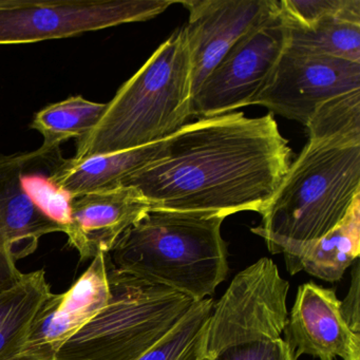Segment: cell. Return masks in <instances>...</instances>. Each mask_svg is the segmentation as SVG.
I'll return each mask as SVG.
<instances>
[{"mask_svg": "<svg viewBox=\"0 0 360 360\" xmlns=\"http://www.w3.org/2000/svg\"><path fill=\"white\" fill-rule=\"evenodd\" d=\"M212 298L198 301L179 323L139 360H210L204 355V335Z\"/></svg>", "mask_w": 360, "mask_h": 360, "instance_id": "ffe728a7", "label": "cell"}, {"mask_svg": "<svg viewBox=\"0 0 360 360\" xmlns=\"http://www.w3.org/2000/svg\"><path fill=\"white\" fill-rule=\"evenodd\" d=\"M356 90H360V64L285 48L254 105L305 126L322 103Z\"/></svg>", "mask_w": 360, "mask_h": 360, "instance_id": "30bf717a", "label": "cell"}, {"mask_svg": "<svg viewBox=\"0 0 360 360\" xmlns=\"http://www.w3.org/2000/svg\"><path fill=\"white\" fill-rule=\"evenodd\" d=\"M64 158L60 149L39 147L34 151L0 155V292L10 290L24 273L18 262L37 252L44 236L63 233L31 201L22 176L39 167H54Z\"/></svg>", "mask_w": 360, "mask_h": 360, "instance_id": "9c48e42d", "label": "cell"}, {"mask_svg": "<svg viewBox=\"0 0 360 360\" xmlns=\"http://www.w3.org/2000/svg\"><path fill=\"white\" fill-rule=\"evenodd\" d=\"M22 187L31 201L39 207L48 218L58 223L65 233L71 216V202L72 198L58 189L50 181L49 176L39 172H27L22 176Z\"/></svg>", "mask_w": 360, "mask_h": 360, "instance_id": "603a6c76", "label": "cell"}, {"mask_svg": "<svg viewBox=\"0 0 360 360\" xmlns=\"http://www.w3.org/2000/svg\"><path fill=\"white\" fill-rule=\"evenodd\" d=\"M166 140L83 161L63 159L48 176L58 189L72 199L94 191L117 188L159 159L163 155Z\"/></svg>", "mask_w": 360, "mask_h": 360, "instance_id": "9a60e30c", "label": "cell"}, {"mask_svg": "<svg viewBox=\"0 0 360 360\" xmlns=\"http://www.w3.org/2000/svg\"><path fill=\"white\" fill-rule=\"evenodd\" d=\"M279 7L246 33L217 65L193 96V115L217 117L254 105L286 48Z\"/></svg>", "mask_w": 360, "mask_h": 360, "instance_id": "ba28073f", "label": "cell"}, {"mask_svg": "<svg viewBox=\"0 0 360 360\" xmlns=\"http://www.w3.org/2000/svg\"><path fill=\"white\" fill-rule=\"evenodd\" d=\"M172 0H0V46L67 39L157 18Z\"/></svg>", "mask_w": 360, "mask_h": 360, "instance_id": "52a82bcc", "label": "cell"}, {"mask_svg": "<svg viewBox=\"0 0 360 360\" xmlns=\"http://www.w3.org/2000/svg\"><path fill=\"white\" fill-rule=\"evenodd\" d=\"M359 254L360 200H358L338 226L284 260L286 269L292 276L304 271L323 281L336 282L359 259Z\"/></svg>", "mask_w": 360, "mask_h": 360, "instance_id": "2e32d148", "label": "cell"}, {"mask_svg": "<svg viewBox=\"0 0 360 360\" xmlns=\"http://www.w3.org/2000/svg\"><path fill=\"white\" fill-rule=\"evenodd\" d=\"M107 104L91 102L82 96H71L49 105L35 115L30 128L43 136L41 147L60 149L67 141L87 136L100 121Z\"/></svg>", "mask_w": 360, "mask_h": 360, "instance_id": "e0dca14e", "label": "cell"}, {"mask_svg": "<svg viewBox=\"0 0 360 360\" xmlns=\"http://www.w3.org/2000/svg\"><path fill=\"white\" fill-rule=\"evenodd\" d=\"M292 149L273 115L241 111L186 124L163 155L131 176L151 208L226 217L262 214L290 165Z\"/></svg>", "mask_w": 360, "mask_h": 360, "instance_id": "6da1fadb", "label": "cell"}, {"mask_svg": "<svg viewBox=\"0 0 360 360\" xmlns=\"http://www.w3.org/2000/svg\"><path fill=\"white\" fill-rule=\"evenodd\" d=\"M189 12L184 27L191 63L193 94L227 52L279 7L277 0L176 1Z\"/></svg>", "mask_w": 360, "mask_h": 360, "instance_id": "8fae6325", "label": "cell"}, {"mask_svg": "<svg viewBox=\"0 0 360 360\" xmlns=\"http://www.w3.org/2000/svg\"><path fill=\"white\" fill-rule=\"evenodd\" d=\"M280 11L288 24L316 26L328 20L360 25V0H281Z\"/></svg>", "mask_w": 360, "mask_h": 360, "instance_id": "44dd1931", "label": "cell"}, {"mask_svg": "<svg viewBox=\"0 0 360 360\" xmlns=\"http://www.w3.org/2000/svg\"><path fill=\"white\" fill-rule=\"evenodd\" d=\"M191 53L185 28L164 41L107 103L77 141V161L138 148L176 134L193 117Z\"/></svg>", "mask_w": 360, "mask_h": 360, "instance_id": "7a4b0ae2", "label": "cell"}, {"mask_svg": "<svg viewBox=\"0 0 360 360\" xmlns=\"http://www.w3.org/2000/svg\"><path fill=\"white\" fill-rule=\"evenodd\" d=\"M109 298L106 255L102 254L67 292L52 294L44 303L18 360H56L63 345L105 309Z\"/></svg>", "mask_w": 360, "mask_h": 360, "instance_id": "7c38bea8", "label": "cell"}, {"mask_svg": "<svg viewBox=\"0 0 360 360\" xmlns=\"http://www.w3.org/2000/svg\"><path fill=\"white\" fill-rule=\"evenodd\" d=\"M110 298L58 352L56 360H139L197 301L161 284L119 271L106 255Z\"/></svg>", "mask_w": 360, "mask_h": 360, "instance_id": "5b68a950", "label": "cell"}, {"mask_svg": "<svg viewBox=\"0 0 360 360\" xmlns=\"http://www.w3.org/2000/svg\"><path fill=\"white\" fill-rule=\"evenodd\" d=\"M290 283L271 259L240 271L212 305L204 335L210 360H295L281 334Z\"/></svg>", "mask_w": 360, "mask_h": 360, "instance_id": "8992f818", "label": "cell"}, {"mask_svg": "<svg viewBox=\"0 0 360 360\" xmlns=\"http://www.w3.org/2000/svg\"><path fill=\"white\" fill-rule=\"evenodd\" d=\"M305 127L311 142L336 146L360 145V90L322 103Z\"/></svg>", "mask_w": 360, "mask_h": 360, "instance_id": "d6986e66", "label": "cell"}, {"mask_svg": "<svg viewBox=\"0 0 360 360\" xmlns=\"http://www.w3.org/2000/svg\"><path fill=\"white\" fill-rule=\"evenodd\" d=\"M352 271L351 286L347 297L341 301V313L352 332L360 336V309H359V286L360 269L359 259L354 262Z\"/></svg>", "mask_w": 360, "mask_h": 360, "instance_id": "cb8c5ba5", "label": "cell"}, {"mask_svg": "<svg viewBox=\"0 0 360 360\" xmlns=\"http://www.w3.org/2000/svg\"><path fill=\"white\" fill-rule=\"evenodd\" d=\"M150 204L139 189L121 186L94 191L71 202L68 243L82 260L108 255L124 233L150 210Z\"/></svg>", "mask_w": 360, "mask_h": 360, "instance_id": "5bb4252c", "label": "cell"}, {"mask_svg": "<svg viewBox=\"0 0 360 360\" xmlns=\"http://www.w3.org/2000/svg\"><path fill=\"white\" fill-rule=\"evenodd\" d=\"M360 200V145L309 141L290 163L252 233L271 254L292 256L338 226Z\"/></svg>", "mask_w": 360, "mask_h": 360, "instance_id": "277c9868", "label": "cell"}, {"mask_svg": "<svg viewBox=\"0 0 360 360\" xmlns=\"http://www.w3.org/2000/svg\"><path fill=\"white\" fill-rule=\"evenodd\" d=\"M224 217L150 208L108 256L124 273L172 288L195 301L210 298L229 274Z\"/></svg>", "mask_w": 360, "mask_h": 360, "instance_id": "3957f363", "label": "cell"}, {"mask_svg": "<svg viewBox=\"0 0 360 360\" xmlns=\"http://www.w3.org/2000/svg\"><path fill=\"white\" fill-rule=\"evenodd\" d=\"M52 294L45 269L24 274L13 288L0 292V328L22 314L41 309Z\"/></svg>", "mask_w": 360, "mask_h": 360, "instance_id": "7402d4cb", "label": "cell"}, {"mask_svg": "<svg viewBox=\"0 0 360 360\" xmlns=\"http://www.w3.org/2000/svg\"><path fill=\"white\" fill-rule=\"evenodd\" d=\"M283 333L295 360L301 355L360 360V336L345 322L341 300L333 288L314 282L299 286Z\"/></svg>", "mask_w": 360, "mask_h": 360, "instance_id": "4fadbf2b", "label": "cell"}, {"mask_svg": "<svg viewBox=\"0 0 360 360\" xmlns=\"http://www.w3.org/2000/svg\"><path fill=\"white\" fill-rule=\"evenodd\" d=\"M286 49L309 56H328L360 64V25L328 20L304 28L288 24Z\"/></svg>", "mask_w": 360, "mask_h": 360, "instance_id": "ac0fdd59", "label": "cell"}]
</instances>
